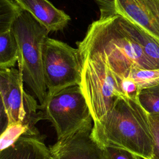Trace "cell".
Listing matches in <instances>:
<instances>
[{
	"label": "cell",
	"mask_w": 159,
	"mask_h": 159,
	"mask_svg": "<svg viewBox=\"0 0 159 159\" xmlns=\"http://www.w3.org/2000/svg\"><path fill=\"white\" fill-rule=\"evenodd\" d=\"M128 78L132 79L140 91L142 89L159 84V68L144 70L133 66L130 70Z\"/></svg>",
	"instance_id": "16"
},
{
	"label": "cell",
	"mask_w": 159,
	"mask_h": 159,
	"mask_svg": "<svg viewBox=\"0 0 159 159\" xmlns=\"http://www.w3.org/2000/svg\"><path fill=\"white\" fill-rule=\"evenodd\" d=\"M43 68L47 96L80 85L82 62L79 51L65 42L47 38L43 48Z\"/></svg>",
	"instance_id": "7"
},
{
	"label": "cell",
	"mask_w": 159,
	"mask_h": 159,
	"mask_svg": "<svg viewBox=\"0 0 159 159\" xmlns=\"http://www.w3.org/2000/svg\"><path fill=\"white\" fill-rule=\"evenodd\" d=\"M107 159H140L141 158L123 148L107 146L101 145Z\"/></svg>",
	"instance_id": "19"
},
{
	"label": "cell",
	"mask_w": 159,
	"mask_h": 159,
	"mask_svg": "<svg viewBox=\"0 0 159 159\" xmlns=\"http://www.w3.org/2000/svg\"><path fill=\"white\" fill-rule=\"evenodd\" d=\"M81 62L82 73L79 86L95 122L110 111L119 96H123L118 76L102 60L92 58Z\"/></svg>",
	"instance_id": "6"
},
{
	"label": "cell",
	"mask_w": 159,
	"mask_h": 159,
	"mask_svg": "<svg viewBox=\"0 0 159 159\" xmlns=\"http://www.w3.org/2000/svg\"><path fill=\"white\" fill-rule=\"evenodd\" d=\"M76 45L81 61L99 58L120 78H128L133 66L157 69L127 32L119 14L101 16L89 25L84 37Z\"/></svg>",
	"instance_id": "1"
},
{
	"label": "cell",
	"mask_w": 159,
	"mask_h": 159,
	"mask_svg": "<svg viewBox=\"0 0 159 159\" xmlns=\"http://www.w3.org/2000/svg\"><path fill=\"white\" fill-rule=\"evenodd\" d=\"M118 83L123 96L138 101L140 89L132 79L130 78H120L118 76Z\"/></svg>",
	"instance_id": "18"
},
{
	"label": "cell",
	"mask_w": 159,
	"mask_h": 159,
	"mask_svg": "<svg viewBox=\"0 0 159 159\" xmlns=\"http://www.w3.org/2000/svg\"><path fill=\"white\" fill-rule=\"evenodd\" d=\"M138 101L148 114H159V84L141 89Z\"/></svg>",
	"instance_id": "17"
},
{
	"label": "cell",
	"mask_w": 159,
	"mask_h": 159,
	"mask_svg": "<svg viewBox=\"0 0 159 159\" xmlns=\"http://www.w3.org/2000/svg\"><path fill=\"white\" fill-rule=\"evenodd\" d=\"M93 126L57 140L49 147L51 159H107L102 147L92 136Z\"/></svg>",
	"instance_id": "9"
},
{
	"label": "cell",
	"mask_w": 159,
	"mask_h": 159,
	"mask_svg": "<svg viewBox=\"0 0 159 159\" xmlns=\"http://www.w3.org/2000/svg\"><path fill=\"white\" fill-rule=\"evenodd\" d=\"M12 30L18 45L19 70L24 82L35 94L42 108L47 96L43 48L50 32L26 11L14 22Z\"/></svg>",
	"instance_id": "3"
},
{
	"label": "cell",
	"mask_w": 159,
	"mask_h": 159,
	"mask_svg": "<svg viewBox=\"0 0 159 159\" xmlns=\"http://www.w3.org/2000/svg\"><path fill=\"white\" fill-rule=\"evenodd\" d=\"M24 11L14 0H0V34L11 30Z\"/></svg>",
	"instance_id": "14"
},
{
	"label": "cell",
	"mask_w": 159,
	"mask_h": 159,
	"mask_svg": "<svg viewBox=\"0 0 159 159\" xmlns=\"http://www.w3.org/2000/svg\"><path fill=\"white\" fill-rule=\"evenodd\" d=\"M40 134L37 129H32L22 124L7 125L1 134L0 151L10 147L24 135Z\"/></svg>",
	"instance_id": "15"
},
{
	"label": "cell",
	"mask_w": 159,
	"mask_h": 159,
	"mask_svg": "<svg viewBox=\"0 0 159 159\" xmlns=\"http://www.w3.org/2000/svg\"><path fill=\"white\" fill-rule=\"evenodd\" d=\"M0 159H51L50 148L40 134L24 135L0 151Z\"/></svg>",
	"instance_id": "11"
},
{
	"label": "cell",
	"mask_w": 159,
	"mask_h": 159,
	"mask_svg": "<svg viewBox=\"0 0 159 159\" xmlns=\"http://www.w3.org/2000/svg\"><path fill=\"white\" fill-rule=\"evenodd\" d=\"M18 59V45L12 30L0 34V69L13 68Z\"/></svg>",
	"instance_id": "13"
},
{
	"label": "cell",
	"mask_w": 159,
	"mask_h": 159,
	"mask_svg": "<svg viewBox=\"0 0 159 159\" xmlns=\"http://www.w3.org/2000/svg\"><path fill=\"white\" fill-rule=\"evenodd\" d=\"M22 76L14 68L0 69L1 129L7 125L22 124L37 129L36 123L43 119V112L35 99L27 93L23 86Z\"/></svg>",
	"instance_id": "4"
},
{
	"label": "cell",
	"mask_w": 159,
	"mask_h": 159,
	"mask_svg": "<svg viewBox=\"0 0 159 159\" xmlns=\"http://www.w3.org/2000/svg\"><path fill=\"white\" fill-rule=\"evenodd\" d=\"M91 134L100 145L123 148L142 159L152 158L148 114L137 100L119 96L110 111L93 122Z\"/></svg>",
	"instance_id": "2"
},
{
	"label": "cell",
	"mask_w": 159,
	"mask_h": 159,
	"mask_svg": "<svg viewBox=\"0 0 159 159\" xmlns=\"http://www.w3.org/2000/svg\"><path fill=\"white\" fill-rule=\"evenodd\" d=\"M101 16L119 14L159 42V0H98Z\"/></svg>",
	"instance_id": "8"
},
{
	"label": "cell",
	"mask_w": 159,
	"mask_h": 159,
	"mask_svg": "<svg viewBox=\"0 0 159 159\" xmlns=\"http://www.w3.org/2000/svg\"><path fill=\"white\" fill-rule=\"evenodd\" d=\"M50 32L63 29L70 17L48 0H14Z\"/></svg>",
	"instance_id": "10"
},
{
	"label": "cell",
	"mask_w": 159,
	"mask_h": 159,
	"mask_svg": "<svg viewBox=\"0 0 159 159\" xmlns=\"http://www.w3.org/2000/svg\"><path fill=\"white\" fill-rule=\"evenodd\" d=\"M148 120L153 140L152 159H159V114H148Z\"/></svg>",
	"instance_id": "20"
},
{
	"label": "cell",
	"mask_w": 159,
	"mask_h": 159,
	"mask_svg": "<svg viewBox=\"0 0 159 159\" xmlns=\"http://www.w3.org/2000/svg\"><path fill=\"white\" fill-rule=\"evenodd\" d=\"M121 23L129 35L140 45L149 61L159 68V42L142 29L120 16Z\"/></svg>",
	"instance_id": "12"
},
{
	"label": "cell",
	"mask_w": 159,
	"mask_h": 159,
	"mask_svg": "<svg viewBox=\"0 0 159 159\" xmlns=\"http://www.w3.org/2000/svg\"><path fill=\"white\" fill-rule=\"evenodd\" d=\"M42 109L43 119L50 121L55 129L57 140L93 125L90 109L79 85L47 96Z\"/></svg>",
	"instance_id": "5"
}]
</instances>
